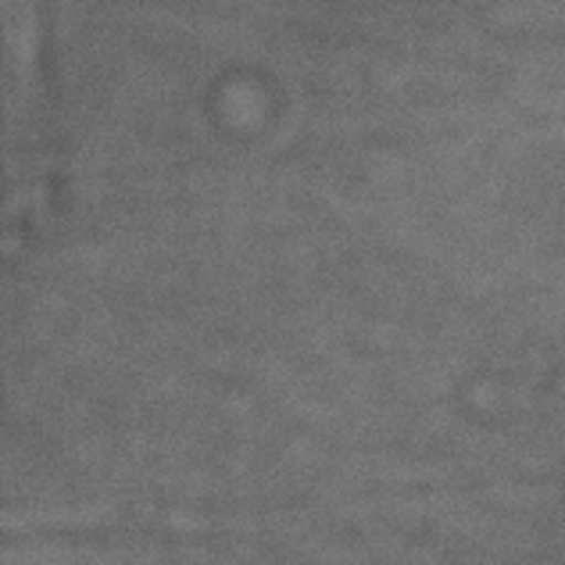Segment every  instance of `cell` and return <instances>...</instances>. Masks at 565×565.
Listing matches in <instances>:
<instances>
[]
</instances>
